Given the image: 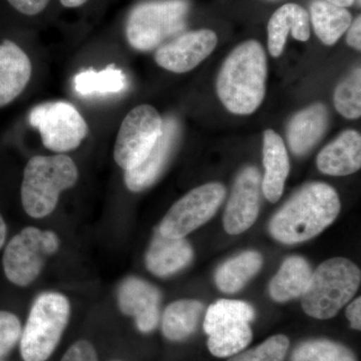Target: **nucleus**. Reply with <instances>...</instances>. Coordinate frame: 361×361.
I'll return each mask as SVG.
<instances>
[{"instance_id":"nucleus-8","label":"nucleus","mask_w":361,"mask_h":361,"mask_svg":"<svg viewBox=\"0 0 361 361\" xmlns=\"http://www.w3.org/2000/svg\"><path fill=\"white\" fill-rule=\"evenodd\" d=\"M225 196V188L220 183L195 188L171 207L159 231L167 238H184L215 215Z\"/></svg>"},{"instance_id":"nucleus-20","label":"nucleus","mask_w":361,"mask_h":361,"mask_svg":"<svg viewBox=\"0 0 361 361\" xmlns=\"http://www.w3.org/2000/svg\"><path fill=\"white\" fill-rule=\"evenodd\" d=\"M329 126V111L318 103L304 109L292 118L287 139L292 153L303 156L322 140Z\"/></svg>"},{"instance_id":"nucleus-28","label":"nucleus","mask_w":361,"mask_h":361,"mask_svg":"<svg viewBox=\"0 0 361 361\" xmlns=\"http://www.w3.org/2000/svg\"><path fill=\"white\" fill-rule=\"evenodd\" d=\"M291 361H357L355 353L337 342L314 339L299 344Z\"/></svg>"},{"instance_id":"nucleus-31","label":"nucleus","mask_w":361,"mask_h":361,"mask_svg":"<svg viewBox=\"0 0 361 361\" xmlns=\"http://www.w3.org/2000/svg\"><path fill=\"white\" fill-rule=\"evenodd\" d=\"M21 323L13 313L0 311V360H4L20 341Z\"/></svg>"},{"instance_id":"nucleus-29","label":"nucleus","mask_w":361,"mask_h":361,"mask_svg":"<svg viewBox=\"0 0 361 361\" xmlns=\"http://www.w3.org/2000/svg\"><path fill=\"white\" fill-rule=\"evenodd\" d=\"M334 106L344 118L355 120L361 116V71L360 66L337 85Z\"/></svg>"},{"instance_id":"nucleus-38","label":"nucleus","mask_w":361,"mask_h":361,"mask_svg":"<svg viewBox=\"0 0 361 361\" xmlns=\"http://www.w3.org/2000/svg\"><path fill=\"white\" fill-rule=\"evenodd\" d=\"M330 4H336L337 6L348 7L353 6L355 1L358 2V6H360V0H326Z\"/></svg>"},{"instance_id":"nucleus-10","label":"nucleus","mask_w":361,"mask_h":361,"mask_svg":"<svg viewBox=\"0 0 361 361\" xmlns=\"http://www.w3.org/2000/svg\"><path fill=\"white\" fill-rule=\"evenodd\" d=\"M49 256L44 246V231L27 227L8 242L4 254V269L11 283L25 287L32 284Z\"/></svg>"},{"instance_id":"nucleus-3","label":"nucleus","mask_w":361,"mask_h":361,"mask_svg":"<svg viewBox=\"0 0 361 361\" xmlns=\"http://www.w3.org/2000/svg\"><path fill=\"white\" fill-rule=\"evenodd\" d=\"M77 165L66 155L35 156L23 172L21 202L30 217H47L58 205L61 192L75 186Z\"/></svg>"},{"instance_id":"nucleus-9","label":"nucleus","mask_w":361,"mask_h":361,"mask_svg":"<svg viewBox=\"0 0 361 361\" xmlns=\"http://www.w3.org/2000/svg\"><path fill=\"white\" fill-rule=\"evenodd\" d=\"M163 120L149 104L135 106L123 118L116 137L114 159L123 170L139 165L161 134Z\"/></svg>"},{"instance_id":"nucleus-6","label":"nucleus","mask_w":361,"mask_h":361,"mask_svg":"<svg viewBox=\"0 0 361 361\" xmlns=\"http://www.w3.org/2000/svg\"><path fill=\"white\" fill-rule=\"evenodd\" d=\"M189 6L184 0H161L139 4L130 11L126 25L133 49L149 51L186 26Z\"/></svg>"},{"instance_id":"nucleus-11","label":"nucleus","mask_w":361,"mask_h":361,"mask_svg":"<svg viewBox=\"0 0 361 361\" xmlns=\"http://www.w3.org/2000/svg\"><path fill=\"white\" fill-rule=\"evenodd\" d=\"M217 42V35L211 30L184 33L159 47L155 61L157 65L172 73H187L208 58Z\"/></svg>"},{"instance_id":"nucleus-5","label":"nucleus","mask_w":361,"mask_h":361,"mask_svg":"<svg viewBox=\"0 0 361 361\" xmlns=\"http://www.w3.org/2000/svg\"><path fill=\"white\" fill-rule=\"evenodd\" d=\"M70 301L58 292L40 294L32 306L21 331L20 353L25 361H47L51 357L70 319Z\"/></svg>"},{"instance_id":"nucleus-32","label":"nucleus","mask_w":361,"mask_h":361,"mask_svg":"<svg viewBox=\"0 0 361 361\" xmlns=\"http://www.w3.org/2000/svg\"><path fill=\"white\" fill-rule=\"evenodd\" d=\"M59 361H99L96 348L90 342L78 341L66 350Z\"/></svg>"},{"instance_id":"nucleus-26","label":"nucleus","mask_w":361,"mask_h":361,"mask_svg":"<svg viewBox=\"0 0 361 361\" xmlns=\"http://www.w3.org/2000/svg\"><path fill=\"white\" fill-rule=\"evenodd\" d=\"M208 348L217 357H230L241 353L252 341V330L248 322L226 323L208 334Z\"/></svg>"},{"instance_id":"nucleus-33","label":"nucleus","mask_w":361,"mask_h":361,"mask_svg":"<svg viewBox=\"0 0 361 361\" xmlns=\"http://www.w3.org/2000/svg\"><path fill=\"white\" fill-rule=\"evenodd\" d=\"M13 8L25 16H37L42 13L51 0H7Z\"/></svg>"},{"instance_id":"nucleus-19","label":"nucleus","mask_w":361,"mask_h":361,"mask_svg":"<svg viewBox=\"0 0 361 361\" xmlns=\"http://www.w3.org/2000/svg\"><path fill=\"white\" fill-rule=\"evenodd\" d=\"M263 164L265 167L262 180L263 194L271 203H276L283 194L285 180L290 171V163L283 140L271 129L264 132Z\"/></svg>"},{"instance_id":"nucleus-23","label":"nucleus","mask_w":361,"mask_h":361,"mask_svg":"<svg viewBox=\"0 0 361 361\" xmlns=\"http://www.w3.org/2000/svg\"><path fill=\"white\" fill-rule=\"evenodd\" d=\"M310 11L316 35L326 45L336 44L353 23V16L345 7L337 6L326 0H314Z\"/></svg>"},{"instance_id":"nucleus-27","label":"nucleus","mask_w":361,"mask_h":361,"mask_svg":"<svg viewBox=\"0 0 361 361\" xmlns=\"http://www.w3.org/2000/svg\"><path fill=\"white\" fill-rule=\"evenodd\" d=\"M255 318V310L250 304L241 300L221 299L207 310L204 330L207 334L225 323L244 322L250 323Z\"/></svg>"},{"instance_id":"nucleus-13","label":"nucleus","mask_w":361,"mask_h":361,"mask_svg":"<svg viewBox=\"0 0 361 361\" xmlns=\"http://www.w3.org/2000/svg\"><path fill=\"white\" fill-rule=\"evenodd\" d=\"M118 308L135 318L142 334L154 331L160 322L161 293L157 287L141 278H126L118 289Z\"/></svg>"},{"instance_id":"nucleus-15","label":"nucleus","mask_w":361,"mask_h":361,"mask_svg":"<svg viewBox=\"0 0 361 361\" xmlns=\"http://www.w3.org/2000/svg\"><path fill=\"white\" fill-rule=\"evenodd\" d=\"M32 61L11 40L0 44V108L13 102L32 77Z\"/></svg>"},{"instance_id":"nucleus-18","label":"nucleus","mask_w":361,"mask_h":361,"mask_svg":"<svg viewBox=\"0 0 361 361\" xmlns=\"http://www.w3.org/2000/svg\"><path fill=\"white\" fill-rule=\"evenodd\" d=\"M267 30L268 49L271 56L277 58L283 52L289 32L299 42L310 39V14L298 4H284L271 16Z\"/></svg>"},{"instance_id":"nucleus-39","label":"nucleus","mask_w":361,"mask_h":361,"mask_svg":"<svg viewBox=\"0 0 361 361\" xmlns=\"http://www.w3.org/2000/svg\"><path fill=\"white\" fill-rule=\"evenodd\" d=\"M0 361H4V360H0Z\"/></svg>"},{"instance_id":"nucleus-30","label":"nucleus","mask_w":361,"mask_h":361,"mask_svg":"<svg viewBox=\"0 0 361 361\" xmlns=\"http://www.w3.org/2000/svg\"><path fill=\"white\" fill-rule=\"evenodd\" d=\"M290 342L285 336H274L250 350L233 355L228 361H284Z\"/></svg>"},{"instance_id":"nucleus-36","label":"nucleus","mask_w":361,"mask_h":361,"mask_svg":"<svg viewBox=\"0 0 361 361\" xmlns=\"http://www.w3.org/2000/svg\"><path fill=\"white\" fill-rule=\"evenodd\" d=\"M87 0H61V4L68 8H75V7L84 6Z\"/></svg>"},{"instance_id":"nucleus-7","label":"nucleus","mask_w":361,"mask_h":361,"mask_svg":"<svg viewBox=\"0 0 361 361\" xmlns=\"http://www.w3.org/2000/svg\"><path fill=\"white\" fill-rule=\"evenodd\" d=\"M30 123L39 130L45 148L56 153L77 149L89 132L85 118L68 102L37 104L30 111Z\"/></svg>"},{"instance_id":"nucleus-4","label":"nucleus","mask_w":361,"mask_h":361,"mask_svg":"<svg viewBox=\"0 0 361 361\" xmlns=\"http://www.w3.org/2000/svg\"><path fill=\"white\" fill-rule=\"evenodd\" d=\"M360 280V268L348 259L325 261L311 274L302 295L304 312L320 320L334 317L355 295Z\"/></svg>"},{"instance_id":"nucleus-22","label":"nucleus","mask_w":361,"mask_h":361,"mask_svg":"<svg viewBox=\"0 0 361 361\" xmlns=\"http://www.w3.org/2000/svg\"><path fill=\"white\" fill-rule=\"evenodd\" d=\"M203 311V303L194 299L171 303L161 317L164 336L174 342L186 341L196 331Z\"/></svg>"},{"instance_id":"nucleus-21","label":"nucleus","mask_w":361,"mask_h":361,"mask_svg":"<svg viewBox=\"0 0 361 361\" xmlns=\"http://www.w3.org/2000/svg\"><path fill=\"white\" fill-rule=\"evenodd\" d=\"M307 261L299 256H291L282 263L277 274L271 280L269 293L273 300L286 302L302 297L311 277Z\"/></svg>"},{"instance_id":"nucleus-14","label":"nucleus","mask_w":361,"mask_h":361,"mask_svg":"<svg viewBox=\"0 0 361 361\" xmlns=\"http://www.w3.org/2000/svg\"><path fill=\"white\" fill-rule=\"evenodd\" d=\"M180 137V125L175 118L163 120L161 134L148 156L135 168L125 171V183L132 192H141L156 182L174 153Z\"/></svg>"},{"instance_id":"nucleus-12","label":"nucleus","mask_w":361,"mask_h":361,"mask_svg":"<svg viewBox=\"0 0 361 361\" xmlns=\"http://www.w3.org/2000/svg\"><path fill=\"white\" fill-rule=\"evenodd\" d=\"M260 174L247 167L235 180L224 213V228L231 235L245 232L257 220L260 209Z\"/></svg>"},{"instance_id":"nucleus-34","label":"nucleus","mask_w":361,"mask_h":361,"mask_svg":"<svg viewBox=\"0 0 361 361\" xmlns=\"http://www.w3.org/2000/svg\"><path fill=\"white\" fill-rule=\"evenodd\" d=\"M346 42L355 49L361 51V16H358L353 23H351L346 35Z\"/></svg>"},{"instance_id":"nucleus-37","label":"nucleus","mask_w":361,"mask_h":361,"mask_svg":"<svg viewBox=\"0 0 361 361\" xmlns=\"http://www.w3.org/2000/svg\"><path fill=\"white\" fill-rule=\"evenodd\" d=\"M6 224L4 222V218L0 215V249L2 248V246L4 245V242H6Z\"/></svg>"},{"instance_id":"nucleus-2","label":"nucleus","mask_w":361,"mask_h":361,"mask_svg":"<svg viewBox=\"0 0 361 361\" xmlns=\"http://www.w3.org/2000/svg\"><path fill=\"white\" fill-rule=\"evenodd\" d=\"M267 58L262 45L248 40L225 59L217 80V94L230 113L251 115L264 99Z\"/></svg>"},{"instance_id":"nucleus-24","label":"nucleus","mask_w":361,"mask_h":361,"mask_svg":"<svg viewBox=\"0 0 361 361\" xmlns=\"http://www.w3.org/2000/svg\"><path fill=\"white\" fill-rule=\"evenodd\" d=\"M262 263L258 252H243L220 266L215 274L216 285L224 293H236L257 274Z\"/></svg>"},{"instance_id":"nucleus-1","label":"nucleus","mask_w":361,"mask_h":361,"mask_svg":"<svg viewBox=\"0 0 361 361\" xmlns=\"http://www.w3.org/2000/svg\"><path fill=\"white\" fill-rule=\"evenodd\" d=\"M341 200L325 183L305 185L270 221L271 236L281 243L297 244L314 238L336 221Z\"/></svg>"},{"instance_id":"nucleus-35","label":"nucleus","mask_w":361,"mask_h":361,"mask_svg":"<svg viewBox=\"0 0 361 361\" xmlns=\"http://www.w3.org/2000/svg\"><path fill=\"white\" fill-rule=\"evenodd\" d=\"M346 317L350 322L351 327L356 330L361 329V298L358 297L346 308Z\"/></svg>"},{"instance_id":"nucleus-17","label":"nucleus","mask_w":361,"mask_h":361,"mask_svg":"<svg viewBox=\"0 0 361 361\" xmlns=\"http://www.w3.org/2000/svg\"><path fill=\"white\" fill-rule=\"evenodd\" d=\"M193 256V249L186 239L167 238L157 229L147 252L146 265L156 276L169 277L186 268Z\"/></svg>"},{"instance_id":"nucleus-25","label":"nucleus","mask_w":361,"mask_h":361,"mask_svg":"<svg viewBox=\"0 0 361 361\" xmlns=\"http://www.w3.org/2000/svg\"><path fill=\"white\" fill-rule=\"evenodd\" d=\"M128 80L120 68L111 65L102 71H82L73 78L75 92L82 97L120 94L127 87Z\"/></svg>"},{"instance_id":"nucleus-40","label":"nucleus","mask_w":361,"mask_h":361,"mask_svg":"<svg viewBox=\"0 0 361 361\" xmlns=\"http://www.w3.org/2000/svg\"></svg>"},{"instance_id":"nucleus-16","label":"nucleus","mask_w":361,"mask_h":361,"mask_svg":"<svg viewBox=\"0 0 361 361\" xmlns=\"http://www.w3.org/2000/svg\"><path fill=\"white\" fill-rule=\"evenodd\" d=\"M316 165L323 174L348 176L361 167V135L355 130H344L318 154Z\"/></svg>"}]
</instances>
